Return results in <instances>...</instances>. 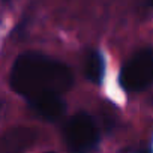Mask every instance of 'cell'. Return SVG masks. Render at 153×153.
Returning a JSON list of instances; mask_svg holds the SVG:
<instances>
[{
  "label": "cell",
  "instance_id": "cell-1",
  "mask_svg": "<svg viewBox=\"0 0 153 153\" xmlns=\"http://www.w3.org/2000/svg\"><path fill=\"white\" fill-rule=\"evenodd\" d=\"M71 69L44 54L26 53L11 69V87L29 102L48 95H62L72 86Z\"/></svg>",
  "mask_w": 153,
  "mask_h": 153
},
{
  "label": "cell",
  "instance_id": "cell-2",
  "mask_svg": "<svg viewBox=\"0 0 153 153\" xmlns=\"http://www.w3.org/2000/svg\"><path fill=\"white\" fill-rule=\"evenodd\" d=\"M120 83L128 92H141L153 83V53H137L120 71Z\"/></svg>",
  "mask_w": 153,
  "mask_h": 153
},
{
  "label": "cell",
  "instance_id": "cell-3",
  "mask_svg": "<svg viewBox=\"0 0 153 153\" xmlns=\"http://www.w3.org/2000/svg\"><path fill=\"white\" fill-rule=\"evenodd\" d=\"M65 140L72 153H89L98 143V129L90 116L75 114L65 126Z\"/></svg>",
  "mask_w": 153,
  "mask_h": 153
},
{
  "label": "cell",
  "instance_id": "cell-4",
  "mask_svg": "<svg viewBox=\"0 0 153 153\" xmlns=\"http://www.w3.org/2000/svg\"><path fill=\"white\" fill-rule=\"evenodd\" d=\"M36 132L30 128H17L6 132L0 144V153H23L36 140Z\"/></svg>",
  "mask_w": 153,
  "mask_h": 153
},
{
  "label": "cell",
  "instance_id": "cell-5",
  "mask_svg": "<svg viewBox=\"0 0 153 153\" xmlns=\"http://www.w3.org/2000/svg\"><path fill=\"white\" fill-rule=\"evenodd\" d=\"M44 119L47 120H56L59 119L63 111H65V104L62 101L60 95H48V96H42L39 99H35L32 102H29Z\"/></svg>",
  "mask_w": 153,
  "mask_h": 153
},
{
  "label": "cell",
  "instance_id": "cell-6",
  "mask_svg": "<svg viewBox=\"0 0 153 153\" xmlns=\"http://www.w3.org/2000/svg\"><path fill=\"white\" fill-rule=\"evenodd\" d=\"M105 62L99 51H92L86 59V76L95 84H99L104 78Z\"/></svg>",
  "mask_w": 153,
  "mask_h": 153
},
{
  "label": "cell",
  "instance_id": "cell-7",
  "mask_svg": "<svg viewBox=\"0 0 153 153\" xmlns=\"http://www.w3.org/2000/svg\"><path fill=\"white\" fill-rule=\"evenodd\" d=\"M149 5H150V6L153 8V0H149Z\"/></svg>",
  "mask_w": 153,
  "mask_h": 153
},
{
  "label": "cell",
  "instance_id": "cell-8",
  "mask_svg": "<svg viewBox=\"0 0 153 153\" xmlns=\"http://www.w3.org/2000/svg\"><path fill=\"white\" fill-rule=\"evenodd\" d=\"M3 2H5V3H6V2H9V0H3Z\"/></svg>",
  "mask_w": 153,
  "mask_h": 153
}]
</instances>
